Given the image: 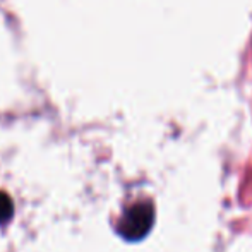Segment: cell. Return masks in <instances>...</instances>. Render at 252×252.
Instances as JSON below:
<instances>
[{
	"instance_id": "6da1fadb",
	"label": "cell",
	"mask_w": 252,
	"mask_h": 252,
	"mask_svg": "<svg viewBox=\"0 0 252 252\" xmlns=\"http://www.w3.org/2000/svg\"><path fill=\"white\" fill-rule=\"evenodd\" d=\"M153 223H155V208L151 202H134L120 216L117 223V232L129 242H137L150 233Z\"/></svg>"
},
{
	"instance_id": "7a4b0ae2",
	"label": "cell",
	"mask_w": 252,
	"mask_h": 252,
	"mask_svg": "<svg viewBox=\"0 0 252 252\" xmlns=\"http://www.w3.org/2000/svg\"><path fill=\"white\" fill-rule=\"evenodd\" d=\"M14 215V202L10 196L3 190H0V225L7 223Z\"/></svg>"
}]
</instances>
